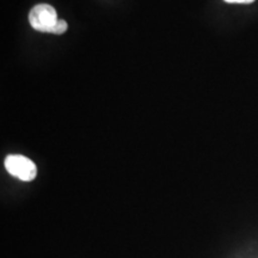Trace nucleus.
<instances>
[{"mask_svg":"<svg viewBox=\"0 0 258 258\" xmlns=\"http://www.w3.org/2000/svg\"><path fill=\"white\" fill-rule=\"evenodd\" d=\"M5 169L10 175L17 177L18 179L24 182H31L36 178L37 169L36 165L29 158L21 154H11L5 159Z\"/></svg>","mask_w":258,"mask_h":258,"instance_id":"nucleus-2","label":"nucleus"},{"mask_svg":"<svg viewBox=\"0 0 258 258\" xmlns=\"http://www.w3.org/2000/svg\"><path fill=\"white\" fill-rule=\"evenodd\" d=\"M67 28H69V25H67V22L63 21V19H59V21L56 22V24L54 25L53 30H51V34L62 35L63 32L67 31Z\"/></svg>","mask_w":258,"mask_h":258,"instance_id":"nucleus-3","label":"nucleus"},{"mask_svg":"<svg viewBox=\"0 0 258 258\" xmlns=\"http://www.w3.org/2000/svg\"><path fill=\"white\" fill-rule=\"evenodd\" d=\"M225 2L230 4H251L254 0H225Z\"/></svg>","mask_w":258,"mask_h":258,"instance_id":"nucleus-4","label":"nucleus"},{"mask_svg":"<svg viewBox=\"0 0 258 258\" xmlns=\"http://www.w3.org/2000/svg\"><path fill=\"white\" fill-rule=\"evenodd\" d=\"M59 21L56 11L48 4H38L31 9L29 14V22L35 30L51 34L54 25Z\"/></svg>","mask_w":258,"mask_h":258,"instance_id":"nucleus-1","label":"nucleus"}]
</instances>
